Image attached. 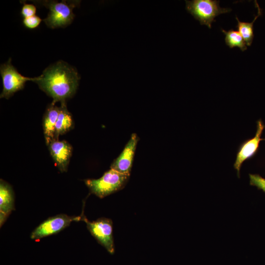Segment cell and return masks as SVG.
<instances>
[{
	"mask_svg": "<svg viewBox=\"0 0 265 265\" xmlns=\"http://www.w3.org/2000/svg\"><path fill=\"white\" fill-rule=\"evenodd\" d=\"M80 77L77 70L67 63L59 61L45 69L36 77L39 88L53 99L52 103H66L76 93Z\"/></svg>",
	"mask_w": 265,
	"mask_h": 265,
	"instance_id": "1",
	"label": "cell"
},
{
	"mask_svg": "<svg viewBox=\"0 0 265 265\" xmlns=\"http://www.w3.org/2000/svg\"><path fill=\"white\" fill-rule=\"evenodd\" d=\"M130 176L110 168L101 178L85 180L84 183L91 193L103 198L123 189L128 182Z\"/></svg>",
	"mask_w": 265,
	"mask_h": 265,
	"instance_id": "2",
	"label": "cell"
},
{
	"mask_svg": "<svg viewBox=\"0 0 265 265\" xmlns=\"http://www.w3.org/2000/svg\"><path fill=\"white\" fill-rule=\"evenodd\" d=\"M38 3L49 9L48 16L43 21L48 27L55 28L65 27L73 22L75 17L73 9L80 1L43 0L38 1Z\"/></svg>",
	"mask_w": 265,
	"mask_h": 265,
	"instance_id": "3",
	"label": "cell"
},
{
	"mask_svg": "<svg viewBox=\"0 0 265 265\" xmlns=\"http://www.w3.org/2000/svg\"><path fill=\"white\" fill-rule=\"evenodd\" d=\"M186 8L201 25L211 28L212 23L215 21L217 16L231 11L229 8H222L219 6V1L216 0H186Z\"/></svg>",
	"mask_w": 265,
	"mask_h": 265,
	"instance_id": "4",
	"label": "cell"
},
{
	"mask_svg": "<svg viewBox=\"0 0 265 265\" xmlns=\"http://www.w3.org/2000/svg\"><path fill=\"white\" fill-rule=\"evenodd\" d=\"M81 220L86 223L87 229L98 242L105 248L108 253L113 254L115 249L112 220L101 217L90 221L83 214L81 215Z\"/></svg>",
	"mask_w": 265,
	"mask_h": 265,
	"instance_id": "5",
	"label": "cell"
},
{
	"mask_svg": "<svg viewBox=\"0 0 265 265\" xmlns=\"http://www.w3.org/2000/svg\"><path fill=\"white\" fill-rule=\"evenodd\" d=\"M0 73L3 84L1 98H9L16 92L23 89L26 82L36 80V77L30 78L20 74L12 64L10 58L0 65Z\"/></svg>",
	"mask_w": 265,
	"mask_h": 265,
	"instance_id": "6",
	"label": "cell"
},
{
	"mask_svg": "<svg viewBox=\"0 0 265 265\" xmlns=\"http://www.w3.org/2000/svg\"><path fill=\"white\" fill-rule=\"evenodd\" d=\"M81 216H69L65 214H59L52 216L39 224L31 233L30 238L34 240L61 231L70 225L73 221L81 220Z\"/></svg>",
	"mask_w": 265,
	"mask_h": 265,
	"instance_id": "7",
	"label": "cell"
},
{
	"mask_svg": "<svg viewBox=\"0 0 265 265\" xmlns=\"http://www.w3.org/2000/svg\"><path fill=\"white\" fill-rule=\"evenodd\" d=\"M265 128V125L263 121L261 119L258 120L255 136L253 138L245 140L239 145L234 164L238 177L240 176V169L243 162L252 158L257 153L260 141L263 140L261 138V135Z\"/></svg>",
	"mask_w": 265,
	"mask_h": 265,
	"instance_id": "8",
	"label": "cell"
},
{
	"mask_svg": "<svg viewBox=\"0 0 265 265\" xmlns=\"http://www.w3.org/2000/svg\"><path fill=\"white\" fill-rule=\"evenodd\" d=\"M139 138L135 133L131 137L120 155L115 159L110 168L119 173L130 175L136 146Z\"/></svg>",
	"mask_w": 265,
	"mask_h": 265,
	"instance_id": "9",
	"label": "cell"
},
{
	"mask_svg": "<svg viewBox=\"0 0 265 265\" xmlns=\"http://www.w3.org/2000/svg\"><path fill=\"white\" fill-rule=\"evenodd\" d=\"M48 146L50 154L56 166L61 172H66L72 156L73 148L71 145L65 140L55 139Z\"/></svg>",
	"mask_w": 265,
	"mask_h": 265,
	"instance_id": "10",
	"label": "cell"
},
{
	"mask_svg": "<svg viewBox=\"0 0 265 265\" xmlns=\"http://www.w3.org/2000/svg\"><path fill=\"white\" fill-rule=\"evenodd\" d=\"M14 210V195L11 186L2 180L0 182V225L3 224Z\"/></svg>",
	"mask_w": 265,
	"mask_h": 265,
	"instance_id": "11",
	"label": "cell"
},
{
	"mask_svg": "<svg viewBox=\"0 0 265 265\" xmlns=\"http://www.w3.org/2000/svg\"><path fill=\"white\" fill-rule=\"evenodd\" d=\"M59 107L52 103L47 108L43 117V128L47 145L55 139V126Z\"/></svg>",
	"mask_w": 265,
	"mask_h": 265,
	"instance_id": "12",
	"label": "cell"
},
{
	"mask_svg": "<svg viewBox=\"0 0 265 265\" xmlns=\"http://www.w3.org/2000/svg\"><path fill=\"white\" fill-rule=\"evenodd\" d=\"M72 116L68 110L66 103H61L55 126V139H58L60 135L66 133L73 128Z\"/></svg>",
	"mask_w": 265,
	"mask_h": 265,
	"instance_id": "13",
	"label": "cell"
},
{
	"mask_svg": "<svg viewBox=\"0 0 265 265\" xmlns=\"http://www.w3.org/2000/svg\"><path fill=\"white\" fill-rule=\"evenodd\" d=\"M255 3L258 9V13L252 22L249 23L241 22L236 16V20L237 21L236 27L238 31L243 37L246 45L248 46L251 45L254 38L253 24L257 18L262 14V9L260 8L256 0L255 1Z\"/></svg>",
	"mask_w": 265,
	"mask_h": 265,
	"instance_id": "14",
	"label": "cell"
},
{
	"mask_svg": "<svg viewBox=\"0 0 265 265\" xmlns=\"http://www.w3.org/2000/svg\"><path fill=\"white\" fill-rule=\"evenodd\" d=\"M225 34V42L230 48L238 47L241 51L247 50V47L243 37L238 31L230 29L228 31L221 29Z\"/></svg>",
	"mask_w": 265,
	"mask_h": 265,
	"instance_id": "15",
	"label": "cell"
},
{
	"mask_svg": "<svg viewBox=\"0 0 265 265\" xmlns=\"http://www.w3.org/2000/svg\"><path fill=\"white\" fill-rule=\"evenodd\" d=\"M250 185L255 186L258 189L265 193V179L259 174H249Z\"/></svg>",
	"mask_w": 265,
	"mask_h": 265,
	"instance_id": "16",
	"label": "cell"
},
{
	"mask_svg": "<svg viewBox=\"0 0 265 265\" xmlns=\"http://www.w3.org/2000/svg\"><path fill=\"white\" fill-rule=\"evenodd\" d=\"M42 22V19L38 16L25 18L23 19V24L27 28L34 29L37 27Z\"/></svg>",
	"mask_w": 265,
	"mask_h": 265,
	"instance_id": "17",
	"label": "cell"
},
{
	"mask_svg": "<svg viewBox=\"0 0 265 265\" xmlns=\"http://www.w3.org/2000/svg\"><path fill=\"white\" fill-rule=\"evenodd\" d=\"M36 8L33 4L24 3L21 11V15L25 18L35 15Z\"/></svg>",
	"mask_w": 265,
	"mask_h": 265,
	"instance_id": "18",
	"label": "cell"
},
{
	"mask_svg": "<svg viewBox=\"0 0 265 265\" xmlns=\"http://www.w3.org/2000/svg\"></svg>",
	"mask_w": 265,
	"mask_h": 265,
	"instance_id": "19",
	"label": "cell"
}]
</instances>
